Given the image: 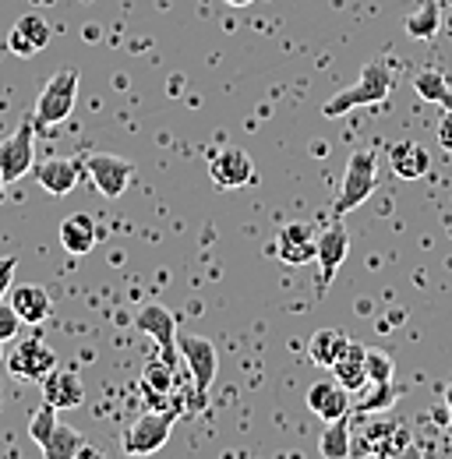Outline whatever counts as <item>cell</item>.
<instances>
[{"instance_id": "cell-30", "label": "cell", "mask_w": 452, "mask_h": 459, "mask_svg": "<svg viewBox=\"0 0 452 459\" xmlns=\"http://www.w3.org/2000/svg\"><path fill=\"white\" fill-rule=\"evenodd\" d=\"M364 364H368V382H393L396 364L389 353H382V350H368Z\"/></svg>"}, {"instance_id": "cell-31", "label": "cell", "mask_w": 452, "mask_h": 459, "mask_svg": "<svg viewBox=\"0 0 452 459\" xmlns=\"http://www.w3.org/2000/svg\"><path fill=\"white\" fill-rule=\"evenodd\" d=\"M22 325H25V322L18 318V311L11 307V300H0V343H11Z\"/></svg>"}, {"instance_id": "cell-12", "label": "cell", "mask_w": 452, "mask_h": 459, "mask_svg": "<svg viewBox=\"0 0 452 459\" xmlns=\"http://www.w3.org/2000/svg\"><path fill=\"white\" fill-rule=\"evenodd\" d=\"M318 251V233L311 230V223H286L276 237V255L282 265H311Z\"/></svg>"}, {"instance_id": "cell-11", "label": "cell", "mask_w": 452, "mask_h": 459, "mask_svg": "<svg viewBox=\"0 0 452 459\" xmlns=\"http://www.w3.org/2000/svg\"><path fill=\"white\" fill-rule=\"evenodd\" d=\"M50 39H54L50 22H47L43 14L29 11V14H22V18L14 22V29L7 32V50H11L14 57H36L39 50L50 47Z\"/></svg>"}, {"instance_id": "cell-7", "label": "cell", "mask_w": 452, "mask_h": 459, "mask_svg": "<svg viewBox=\"0 0 452 459\" xmlns=\"http://www.w3.org/2000/svg\"><path fill=\"white\" fill-rule=\"evenodd\" d=\"M85 170H89V180L100 187V195L107 198H120L135 177V163L124 160V156H110V152H92L82 160Z\"/></svg>"}, {"instance_id": "cell-36", "label": "cell", "mask_w": 452, "mask_h": 459, "mask_svg": "<svg viewBox=\"0 0 452 459\" xmlns=\"http://www.w3.org/2000/svg\"><path fill=\"white\" fill-rule=\"evenodd\" d=\"M4 195H7V191H4V177H0V205H4Z\"/></svg>"}, {"instance_id": "cell-26", "label": "cell", "mask_w": 452, "mask_h": 459, "mask_svg": "<svg viewBox=\"0 0 452 459\" xmlns=\"http://www.w3.org/2000/svg\"><path fill=\"white\" fill-rule=\"evenodd\" d=\"M318 453L326 459H346L350 456V413L326 420V431L318 438Z\"/></svg>"}, {"instance_id": "cell-19", "label": "cell", "mask_w": 452, "mask_h": 459, "mask_svg": "<svg viewBox=\"0 0 452 459\" xmlns=\"http://www.w3.org/2000/svg\"><path fill=\"white\" fill-rule=\"evenodd\" d=\"M60 244H64L67 255H89V251L100 244V227H96V220L85 216V212L67 216V220L60 223Z\"/></svg>"}, {"instance_id": "cell-3", "label": "cell", "mask_w": 452, "mask_h": 459, "mask_svg": "<svg viewBox=\"0 0 452 459\" xmlns=\"http://www.w3.org/2000/svg\"><path fill=\"white\" fill-rule=\"evenodd\" d=\"M78 71L74 67H64V71H56L50 74V82L43 85V92H39V100H36V131H54L60 127L71 110H74V103H78Z\"/></svg>"}, {"instance_id": "cell-13", "label": "cell", "mask_w": 452, "mask_h": 459, "mask_svg": "<svg viewBox=\"0 0 452 459\" xmlns=\"http://www.w3.org/2000/svg\"><path fill=\"white\" fill-rule=\"evenodd\" d=\"M209 177H213L216 187L237 191V187H248L255 180V167H251V160H248L244 149H220L209 160Z\"/></svg>"}, {"instance_id": "cell-8", "label": "cell", "mask_w": 452, "mask_h": 459, "mask_svg": "<svg viewBox=\"0 0 452 459\" xmlns=\"http://www.w3.org/2000/svg\"><path fill=\"white\" fill-rule=\"evenodd\" d=\"M346 251H350V233L343 227V220L329 223V227L318 233V251H315V265H318V290L333 287L339 265L346 262Z\"/></svg>"}, {"instance_id": "cell-35", "label": "cell", "mask_w": 452, "mask_h": 459, "mask_svg": "<svg viewBox=\"0 0 452 459\" xmlns=\"http://www.w3.org/2000/svg\"><path fill=\"white\" fill-rule=\"evenodd\" d=\"M230 7H248V4H255V0H226Z\"/></svg>"}, {"instance_id": "cell-5", "label": "cell", "mask_w": 452, "mask_h": 459, "mask_svg": "<svg viewBox=\"0 0 452 459\" xmlns=\"http://www.w3.org/2000/svg\"><path fill=\"white\" fill-rule=\"evenodd\" d=\"M32 163H36V120L25 114L18 131L0 142V177H4V184L22 180L32 170Z\"/></svg>"}, {"instance_id": "cell-1", "label": "cell", "mask_w": 452, "mask_h": 459, "mask_svg": "<svg viewBox=\"0 0 452 459\" xmlns=\"http://www.w3.org/2000/svg\"><path fill=\"white\" fill-rule=\"evenodd\" d=\"M393 82H396L393 67H389L386 60H371V64H364L361 78H357L350 89H343V92H336L333 100H326L322 117L336 120V117L350 114V110H357V107H378V103L389 100Z\"/></svg>"}, {"instance_id": "cell-32", "label": "cell", "mask_w": 452, "mask_h": 459, "mask_svg": "<svg viewBox=\"0 0 452 459\" xmlns=\"http://www.w3.org/2000/svg\"><path fill=\"white\" fill-rule=\"evenodd\" d=\"M14 269H18V258L14 255L0 258V300L7 297V290L14 287Z\"/></svg>"}, {"instance_id": "cell-6", "label": "cell", "mask_w": 452, "mask_h": 459, "mask_svg": "<svg viewBox=\"0 0 452 459\" xmlns=\"http://www.w3.org/2000/svg\"><path fill=\"white\" fill-rule=\"evenodd\" d=\"M177 350H180V357H184V364H187L195 396H198V403H202L205 400V393L213 389V382H216L220 353H216L213 340H205V336H177ZM202 406H205V403H202Z\"/></svg>"}, {"instance_id": "cell-17", "label": "cell", "mask_w": 452, "mask_h": 459, "mask_svg": "<svg viewBox=\"0 0 452 459\" xmlns=\"http://www.w3.org/2000/svg\"><path fill=\"white\" fill-rule=\"evenodd\" d=\"M364 357H368V346L350 340V343L343 346V353L336 357V364L329 368L333 378H336L346 393H361L368 385V364H364Z\"/></svg>"}, {"instance_id": "cell-37", "label": "cell", "mask_w": 452, "mask_h": 459, "mask_svg": "<svg viewBox=\"0 0 452 459\" xmlns=\"http://www.w3.org/2000/svg\"><path fill=\"white\" fill-rule=\"evenodd\" d=\"M0 346H4V343H0ZM0 360H4V350H0Z\"/></svg>"}, {"instance_id": "cell-21", "label": "cell", "mask_w": 452, "mask_h": 459, "mask_svg": "<svg viewBox=\"0 0 452 459\" xmlns=\"http://www.w3.org/2000/svg\"><path fill=\"white\" fill-rule=\"evenodd\" d=\"M39 453L47 459H74V456H96V449L92 446H85V438L74 431V428H67V424H60L56 420V428L50 431V438L39 446Z\"/></svg>"}, {"instance_id": "cell-10", "label": "cell", "mask_w": 452, "mask_h": 459, "mask_svg": "<svg viewBox=\"0 0 452 459\" xmlns=\"http://www.w3.org/2000/svg\"><path fill=\"white\" fill-rule=\"evenodd\" d=\"M135 325H138V333H145V336H152V343L160 346V357L170 360V364H177V318H173V311L163 307V304H145L138 315H135Z\"/></svg>"}, {"instance_id": "cell-2", "label": "cell", "mask_w": 452, "mask_h": 459, "mask_svg": "<svg viewBox=\"0 0 452 459\" xmlns=\"http://www.w3.org/2000/svg\"><path fill=\"white\" fill-rule=\"evenodd\" d=\"M378 187V156L375 149H353L350 160H346V170H343V187H339L336 202H333V212L336 220L350 216L353 209H361Z\"/></svg>"}, {"instance_id": "cell-23", "label": "cell", "mask_w": 452, "mask_h": 459, "mask_svg": "<svg viewBox=\"0 0 452 459\" xmlns=\"http://www.w3.org/2000/svg\"><path fill=\"white\" fill-rule=\"evenodd\" d=\"M346 343H350L346 333H339V329H318V333L311 336V343H308V357H311V364H318V368H333Z\"/></svg>"}, {"instance_id": "cell-29", "label": "cell", "mask_w": 452, "mask_h": 459, "mask_svg": "<svg viewBox=\"0 0 452 459\" xmlns=\"http://www.w3.org/2000/svg\"><path fill=\"white\" fill-rule=\"evenodd\" d=\"M56 428V406L43 400V406L32 413V420H29V438L36 442V446H43L47 438H50V431Z\"/></svg>"}, {"instance_id": "cell-34", "label": "cell", "mask_w": 452, "mask_h": 459, "mask_svg": "<svg viewBox=\"0 0 452 459\" xmlns=\"http://www.w3.org/2000/svg\"><path fill=\"white\" fill-rule=\"evenodd\" d=\"M442 406H446V431L452 435V385L446 389V403Z\"/></svg>"}, {"instance_id": "cell-16", "label": "cell", "mask_w": 452, "mask_h": 459, "mask_svg": "<svg viewBox=\"0 0 452 459\" xmlns=\"http://www.w3.org/2000/svg\"><path fill=\"white\" fill-rule=\"evenodd\" d=\"M7 300H11V307L18 311V318H22L25 325H39V322H47V318H50V311H54L50 293L39 287V283L11 287L7 290Z\"/></svg>"}, {"instance_id": "cell-22", "label": "cell", "mask_w": 452, "mask_h": 459, "mask_svg": "<svg viewBox=\"0 0 452 459\" xmlns=\"http://www.w3.org/2000/svg\"><path fill=\"white\" fill-rule=\"evenodd\" d=\"M413 92L424 100V103H435L442 110H452V85L446 82V74L439 67H424L417 78H413Z\"/></svg>"}, {"instance_id": "cell-25", "label": "cell", "mask_w": 452, "mask_h": 459, "mask_svg": "<svg viewBox=\"0 0 452 459\" xmlns=\"http://www.w3.org/2000/svg\"><path fill=\"white\" fill-rule=\"evenodd\" d=\"M439 25H442V11H439V4H435V0H424V7L410 11V14H406V22H403L406 36H410V39H417V43H424V39L439 36Z\"/></svg>"}, {"instance_id": "cell-33", "label": "cell", "mask_w": 452, "mask_h": 459, "mask_svg": "<svg viewBox=\"0 0 452 459\" xmlns=\"http://www.w3.org/2000/svg\"><path fill=\"white\" fill-rule=\"evenodd\" d=\"M439 145L452 152V110H446V117L439 120Z\"/></svg>"}, {"instance_id": "cell-20", "label": "cell", "mask_w": 452, "mask_h": 459, "mask_svg": "<svg viewBox=\"0 0 452 459\" xmlns=\"http://www.w3.org/2000/svg\"><path fill=\"white\" fill-rule=\"evenodd\" d=\"M389 163H393V173L399 180H421L424 173L431 170V156L417 142H396L389 149Z\"/></svg>"}, {"instance_id": "cell-4", "label": "cell", "mask_w": 452, "mask_h": 459, "mask_svg": "<svg viewBox=\"0 0 452 459\" xmlns=\"http://www.w3.org/2000/svg\"><path fill=\"white\" fill-rule=\"evenodd\" d=\"M177 417L180 410H149L142 417H135L124 431V453L127 456H152L160 453L163 446L170 442V431L177 428Z\"/></svg>"}, {"instance_id": "cell-18", "label": "cell", "mask_w": 452, "mask_h": 459, "mask_svg": "<svg viewBox=\"0 0 452 459\" xmlns=\"http://www.w3.org/2000/svg\"><path fill=\"white\" fill-rule=\"evenodd\" d=\"M43 400L50 403V406H56V410H74V406H82V400H85V385H82V378L74 371L54 368L43 378Z\"/></svg>"}, {"instance_id": "cell-24", "label": "cell", "mask_w": 452, "mask_h": 459, "mask_svg": "<svg viewBox=\"0 0 452 459\" xmlns=\"http://www.w3.org/2000/svg\"><path fill=\"white\" fill-rule=\"evenodd\" d=\"M177 364H170V360H163L160 353L145 364V371H142V385L149 389V396L152 400H163V396H170L173 389H177Z\"/></svg>"}, {"instance_id": "cell-28", "label": "cell", "mask_w": 452, "mask_h": 459, "mask_svg": "<svg viewBox=\"0 0 452 459\" xmlns=\"http://www.w3.org/2000/svg\"><path fill=\"white\" fill-rule=\"evenodd\" d=\"M406 449H410V431H406V424L393 420V424L386 428V435L378 438L375 456H399V453H406Z\"/></svg>"}, {"instance_id": "cell-27", "label": "cell", "mask_w": 452, "mask_h": 459, "mask_svg": "<svg viewBox=\"0 0 452 459\" xmlns=\"http://www.w3.org/2000/svg\"><path fill=\"white\" fill-rule=\"evenodd\" d=\"M364 400L357 403L364 413H378V410H389L396 403V389H393V382H368L364 389Z\"/></svg>"}, {"instance_id": "cell-9", "label": "cell", "mask_w": 452, "mask_h": 459, "mask_svg": "<svg viewBox=\"0 0 452 459\" xmlns=\"http://www.w3.org/2000/svg\"><path fill=\"white\" fill-rule=\"evenodd\" d=\"M7 368H11V375L22 378V382H43L56 368V353L43 343L39 336H32V340H25V343H18L11 350Z\"/></svg>"}, {"instance_id": "cell-15", "label": "cell", "mask_w": 452, "mask_h": 459, "mask_svg": "<svg viewBox=\"0 0 452 459\" xmlns=\"http://www.w3.org/2000/svg\"><path fill=\"white\" fill-rule=\"evenodd\" d=\"M353 406V393H346L336 378H326V382H315L308 389V410L322 420H336V417H346Z\"/></svg>"}, {"instance_id": "cell-14", "label": "cell", "mask_w": 452, "mask_h": 459, "mask_svg": "<svg viewBox=\"0 0 452 459\" xmlns=\"http://www.w3.org/2000/svg\"><path fill=\"white\" fill-rule=\"evenodd\" d=\"M82 170H85V163H82V160H64V156H54V160H47V163H39V167H36V180H39V187H43L47 195L64 198V195H71V191L78 187Z\"/></svg>"}]
</instances>
